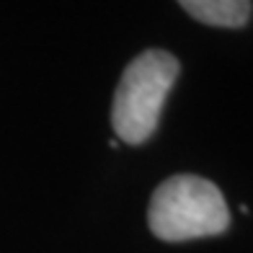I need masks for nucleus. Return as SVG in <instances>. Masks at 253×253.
Listing matches in <instances>:
<instances>
[{
    "label": "nucleus",
    "instance_id": "f257e3e1",
    "mask_svg": "<svg viewBox=\"0 0 253 253\" xmlns=\"http://www.w3.org/2000/svg\"><path fill=\"white\" fill-rule=\"evenodd\" d=\"M178 73V60L166 49H145L124 67L111 106V126L124 145H142L155 134Z\"/></svg>",
    "mask_w": 253,
    "mask_h": 253
},
{
    "label": "nucleus",
    "instance_id": "f03ea898",
    "mask_svg": "<svg viewBox=\"0 0 253 253\" xmlns=\"http://www.w3.org/2000/svg\"><path fill=\"white\" fill-rule=\"evenodd\" d=\"M153 235L166 243L220 235L230 227V210L222 191L202 176L181 173L155 189L147 212Z\"/></svg>",
    "mask_w": 253,
    "mask_h": 253
},
{
    "label": "nucleus",
    "instance_id": "7ed1b4c3",
    "mask_svg": "<svg viewBox=\"0 0 253 253\" xmlns=\"http://www.w3.org/2000/svg\"><path fill=\"white\" fill-rule=\"evenodd\" d=\"M178 5L191 18L217 29H243L253 13L251 0H178Z\"/></svg>",
    "mask_w": 253,
    "mask_h": 253
}]
</instances>
